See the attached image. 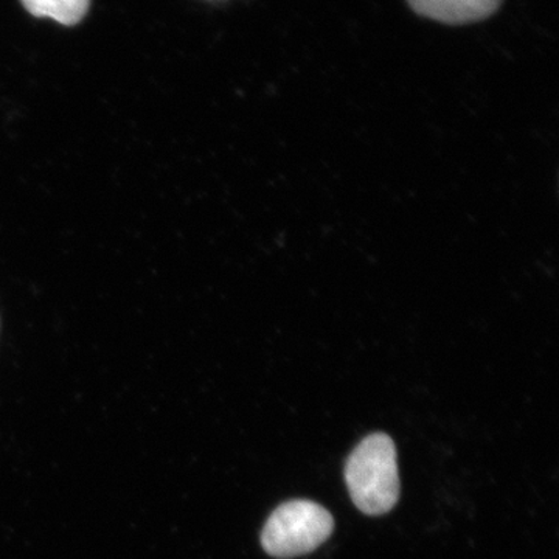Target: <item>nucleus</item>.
<instances>
[{"mask_svg":"<svg viewBox=\"0 0 559 559\" xmlns=\"http://www.w3.org/2000/svg\"><path fill=\"white\" fill-rule=\"evenodd\" d=\"M21 2L32 16L49 17L66 27L80 24L91 7V0H21Z\"/></svg>","mask_w":559,"mask_h":559,"instance_id":"4","label":"nucleus"},{"mask_svg":"<svg viewBox=\"0 0 559 559\" xmlns=\"http://www.w3.org/2000/svg\"><path fill=\"white\" fill-rule=\"evenodd\" d=\"M333 530L329 510L310 500H290L271 514L261 544L271 557L296 558L322 546Z\"/></svg>","mask_w":559,"mask_h":559,"instance_id":"2","label":"nucleus"},{"mask_svg":"<svg viewBox=\"0 0 559 559\" xmlns=\"http://www.w3.org/2000/svg\"><path fill=\"white\" fill-rule=\"evenodd\" d=\"M503 0H407L418 16L448 25L473 24L488 20Z\"/></svg>","mask_w":559,"mask_h":559,"instance_id":"3","label":"nucleus"},{"mask_svg":"<svg viewBox=\"0 0 559 559\" xmlns=\"http://www.w3.org/2000/svg\"><path fill=\"white\" fill-rule=\"evenodd\" d=\"M345 480L353 502L362 513L381 516L400 498L395 443L385 433H371L352 452Z\"/></svg>","mask_w":559,"mask_h":559,"instance_id":"1","label":"nucleus"}]
</instances>
